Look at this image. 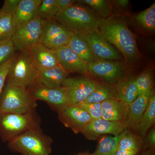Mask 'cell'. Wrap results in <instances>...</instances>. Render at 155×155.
Returning <instances> with one entry per match:
<instances>
[{
    "label": "cell",
    "mask_w": 155,
    "mask_h": 155,
    "mask_svg": "<svg viewBox=\"0 0 155 155\" xmlns=\"http://www.w3.org/2000/svg\"><path fill=\"white\" fill-rule=\"evenodd\" d=\"M138 96L149 91L153 88V77L150 69H146L136 78ZM137 96V97H138Z\"/></svg>",
    "instance_id": "4dcf8cb0"
},
{
    "label": "cell",
    "mask_w": 155,
    "mask_h": 155,
    "mask_svg": "<svg viewBox=\"0 0 155 155\" xmlns=\"http://www.w3.org/2000/svg\"><path fill=\"white\" fill-rule=\"evenodd\" d=\"M31 57L38 69H48L59 65L56 49L39 43L29 50Z\"/></svg>",
    "instance_id": "2e32d148"
},
{
    "label": "cell",
    "mask_w": 155,
    "mask_h": 155,
    "mask_svg": "<svg viewBox=\"0 0 155 155\" xmlns=\"http://www.w3.org/2000/svg\"><path fill=\"white\" fill-rule=\"evenodd\" d=\"M37 79L43 85L50 88H58L62 87L68 77V72L60 65L48 69H38Z\"/></svg>",
    "instance_id": "d6986e66"
},
{
    "label": "cell",
    "mask_w": 155,
    "mask_h": 155,
    "mask_svg": "<svg viewBox=\"0 0 155 155\" xmlns=\"http://www.w3.org/2000/svg\"><path fill=\"white\" fill-rule=\"evenodd\" d=\"M72 33V32L66 29L51 40L45 46L53 49H58L66 46L68 44Z\"/></svg>",
    "instance_id": "d6a6232c"
},
{
    "label": "cell",
    "mask_w": 155,
    "mask_h": 155,
    "mask_svg": "<svg viewBox=\"0 0 155 155\" xmlns=\"http://www.w3.org/2000/svg\"><path fill=\"white\" fill-rule=\"evenodd\" d=\"M59 64L68 73L85 74L88 72L87 64L68 46L58 48Z\"/></svg>",
    "instance_id": "5bb4252c"
},
{
    "label": "cell",
    "mask_w": 155,
    "mask_h": 155,
    "mask_svg": "<svg viewBox=\"0 0 155 155\" xmlns=\"http://www.w3.org/2000/svg\"><path fill=\"white\" fill-rule=\"evenodd\" d=\"M16 51L11 39L0 41V66L13 58L15 56Z\"/></svg>",
    "instance_id": "1f68e13d"
},
{
    "label": "cell",
    "mask_w": 155,
    "mask_h": 155,
    "mask_svg": "<svg viewBox=\"0 0 155 155\" xmlns=\"http://www.w3.org/2000/svg\"><path fill=\"white\" fill-rule=\"evenodd\" d=\"M55 19L72 33L82 35L98 31L101 17L87 7L78 4L60 11Z\"/></svg>",
    "instance_id": "7a4b0ae2"
},
{
    "label": "cell",
    "mask_w": 155,
    "mask_h": 155,
    "mask_svg": "<svg viewBox=\"0 0 155 155\" xmlns=\"http://www.w3.org/2000/svg\"><path fill=\"white\" fill-rule=\"evenodd\" d=\"M115 3L121 8H125L129 4V1L128 0H118L115 1Z\"/></svg>",
    "instance_id": "f35d334b"
},
{
    "label": "cell",
    "mask_w": 155,
    "mask_h": 155,
    "mask_svg": "<svg viewBox=\"0 0 155 155\" xmlns=\"http://www.w3.org/2000/svg\"><path fill=\"white\" fill-rule=\"evenodd\" d=\"M67 46L87 64L99 60L94 54L88 42L81 35L72 33Z\"/></svg>",
    "instance_id": "44dd1931"
},
{
    "label": "cell",
    "mask_w": 155,
    "mask_h": 155,
    "mask_svg": "<svg viewBox=\"0 0 155 155\" xmlns=\"http://www.w3.org/2000/svg\"><path fill=\"white\" fill-rule=\"evenodd\" d=\"M136 21L143 28L154 31L155 29V3L150 7L139 13L135 17Z\"/></svg>",
    "instance_id": "f546056e"
},
{
    "label": "cell",
    "mask_w": 155,
    "mask_h": 155,
    "mask_svg": "<svg viewBox=\"0 0 155 155\" xmlns=\"http://www.w3.org/2000/svg\"><path fill=\"white\" fill-rule=\"evenodd\" d=\"M97 84L86 78L68 77L62 86L67 89L71 105H78L85 101Z\"/></svg>",
    "instance_id": "30bf717a"
},
{
    "label": "cell",
    "mask_w": 155,
    "mask_h": 155,
    "mask_svg": "<svg viewBox=\"0 0 155 155\" xmlns=\"http://www.w3.org/2000/svg\"><path fill=\"white\" fill-rule=\"evenodd\" d=\"M42 0H20L13 14L15 27L22 25L37 16L38 11Z\"/></svg>",
    "instance_id": "ac0fdd59"
},
{
    "label": "cell",
    "mask_w": 155,
    "mask_h": 155,
    "mask_svg": "<svg viewBox=\"0 0 155 155\" xmlns=\"http://www.w3.org/2000/svg\"><path fill=\"white\" fill-rule=\"evenodd\" d=\"M155 122V95L154 93L151 97L148 105L134 130L140 137L144 138Z\"/></svg>",
    "instance_id": "603a6c76"
},
{
    "label": "cell",
    "mask_w": 155,
    "mask_h": 155,
    "mask_svg": "<svg viewBox=\"0 0 155 155\" xmlns=\"http://www.w3.org/2000/svg\"><path fill=\"white\" fill-rule=\"evenodd\" d=\"M88 42L94 54L99 60L118 61L122 58L120 52L98 31L81 35Z\"/></svg>",
    "instance_id": "8fae6325"
},
{
    "label": "cell",
    "mask_w": 155,
    "mask_h": 155,
    "mask_svg": "<svg viewBox=\"0 0 155 155\" xmlns=\"http://www.w3.org/2000/svg\"><path fill=\"white\" fill-rule=\"evenodd\" d=\"M154 93L153 88L140 95L129 106L124 124L128 129H135L148 105L151 97Z\"/></svg>",
    "instance_id": "9a60e30c"
},
{
    "label": "cell",
    "mask_w": 155,
    "mask_h": 155,
    "mask_svg": "<svg viewBox=\"0 0 155 155\" xmlns=\"http://www.w3.org/2000/svg\"><path fill=\"white\" fill-rule=\"evenodd\" d=\"M38 71L29 51L20 52L15 55L9 70L6 83L27 88L37 79Z\"/></svg>",
    "instance_id": "8992f818"
},
{
    "label": "cell",
    "mask_w": 155,
    "mask_h": 155,
    "mask_svg": "<svg viewBox=\"0 0 155 155\" xmlns=\"http://www.w3.org/2000/svg\"><path fill=\"white\" fill-rule=\"evenodd\" d=\"M116 98V88L105 84H97L94 91L90 95L85 102L102 103L110 99Z\"/></svg>",
    "instance_id": "484cf974"
},
{
    "label": "cell",
    "mask_w": 155,
    "mask_h": 155,
    "mask_svg": "<svg viewBox=\"0 0 155 155\" xmlns=\"http://www.w3.org/2000/svg\"><path fill=\"white\" fill-rule=\"evenodd\" d=\"M20 0H5L0 11L5 13L14 14Z\"/></svg>",
    "instance_id": "8d00e7d4"
},
{
    "label": "cell",
    "mask_w": 155,
    "mask_h": 155,
    "mask_svg": "<svg viewBox=\"0 0 155 155\" xmlns=\"http://www.w3.org/2000/svg\"><path fill=\"white\" fill-rule=\"evenodd\" d=\"M58 114L60 121L75 134L81 133L93 120L86 111L76 105L68 106Z\"/></svg>",
    "instance_id": "7c38bea8"
},
{
    "label": "cell",
    "mask_w": 155,
    "mask_h": 155,
    "mask_svg": "<svg viewBox=\"0 0 155 155\" xmlns=\"http://www.w3.org/2000/svg\"><path fill=\"white\" fill-rule=\"evenodd\" d=\"M16 28L13 14L0 11V41L11 39Z\"/></svg>",
    "instance_id": "83f0119b"
},
{
    "label": "cell",
    "mask_w": 155,
    "mask_h": 155,
    "mask_svg": "<svg viewBox=\"0 0 155 155\" xmlns=\"http://www.w3.org/2000/svg\"><path fill=\"white\" fill-rule=\"evenodd\" d=\"M140 155H155V149L143 151L142 152Z\"/></svg>",
    "instance_id": "ab89813d"
},
{
    "label": "cell",
    "mask_w": 155,
    "mask_h": 155,
    "mask_svg": "<svg viewBox=\"0 0 155 155\" xmlns=\"http://www.w3.org/2000/svg\"><path fill=\"white\" fill-rule=\"evenodd\" d=\"M124 131L117 136H105L100 140L96 149L91 155H115L118 144Z\"/></svg>",
    "instance_id": "d4e9b609"
},
{
    "label": "cell",
    "mask_w": 155,
    "mask_h": 155,
    "mask_svg": "<svg viewBox=\"0 0 155 155\" xmlns=\"http://www.w3.org/2000/svg\"><path fill=\"white\" fill-rule=\"evenodd\" d=\"M42 20L38 16L16 27L11 39L16 51H29L40 43Z\"/></svg>",
    "instance_id": "ba28073f"
},
{
    "label": "cell",
    "mask_w": 155,
    "mask_h": 155,
    "mask_svg": "<svg viewBox=\"0 0 155 155\" xmlns=\"http://www.w3.org/2000/svg\"><path fill=\"white\" fill-rule=\"evenodd\" d=\"M136 77L133 76L122 78L116 83V98L129 106L138 96L136 82Z\"/></svg>",
    "instance_id": "ffe728a7"
},
{
    "label": "cell",
    "mask_w": 155,
    "mask_h": 155,
    "mask_svg": "<svg viewBox=\"0 0 155 155\" xmlns=\"http://www.w3.org/2000/svg\"><path fill=\"white\" fill-rule=\"evenodd\" d=\"M98 31L116 47L126 61L138 60L139 52L135 37L122 19L111 16L105 19L101 17Z\"/></svg>",
    "instance_id": "6da1fadb"
},
{
    "label": "cell",
    "mask_w": 155,
    "mask_h": 155,
    "mask_svg": "<svg viewBox=\"0 0 155 155\" xmlns=\"http://www.w3.org/2000/svg\"><path fill=\"white\" fill-rule=\"evenodd\" d=\"M53 140L40 128L26 131L8 142L9 148L22 155H50Z\"/></svg>",
    "instance_id": "3957f363"
},
{
    "label": "cell",
    "mask_w": 155,
    "mask_h": 155,
    "mask_svg": "<svg viewBox=\"0 0 155 155\" xmlns=\"http://www.w3.org/2000/svg\"><path fill=\"white\" fill-rule=\"evenodd\" d=\"M87 67L91 75L112 84H116L125 75V66L119 61L99 60L87 64Z\"/></svg>",
    "instance_id": "9c48e42d"
},
{
    "label": "cell",
    "mask_w": 155,
    "mask_h": 155,
    "mask_svg": "<svg viewBox=\"0 0 155 155\" xmlns=\"http://www.w3.org/2000/svg\"><path fill=\"white\" fill-rule=\"evenodd\" d=\"M101 104L102 118L108 121L125 122L129 106L117 98L104 101Z\"/></svg>",
    "instance_id": "e0dca14e"
},
{
    "label": "cell",
    "mask_w": 155,
    "mask_h": 155,
    "mask_svg": "<svg viewBox=\"0 0 155 155\" xmlns=\"http://www.w3.org/2000/svg\"><path fill=\"white\" fill-rule=\"evenodd\" d=\"M40 124L35 110L22 114L0 113V136L8 142L28 130L40 128Z\"/></svg>",
    "instance_id": "277c9868"
},
{
    "label": "cell",
    "mask_w": 155,
    "mask_h": 155,
    "mask_svg": "<svg viewBox=\"0 0 155 155\" xmlns=\"http://www.w3.org/2000/svg\"><path fill=\"white\" fill-rule=\"evenodd\" d=\"M59 12L56 0H42L38 8L37 16L42 20L55 19Z\"/></svg>",
    "instance_id": "f1b7e54d"
},
{
    "label": "cell",
    "mask_w": 155,
    "mask_h": 155,
    "mask_svg": "<svg viewBox=\"0 0 155 155\" xmlns=\"http://www.w3.org/2000/svg\"><path fill=\"white\" fill-rule=\"evenodd\" d=\"M142 143L131 132L125 134L120 139L115 155H140Z\"/></svg>",
    "instance_id": "7402d4cb"
},
{
    "label": "cell",
    "mask_w": 155,
    "mask_h": 155,
    "mask_svg": "<svg viewBox=\"0 0 155 155\" xmlns=\"http://www.w3.org/2000/svg\"><path fill=\"white\" fill-rule=\"evenodd\" d=\"M75 2L80 5H86L91 8L102 18L111 17L112 13V6L110 3L106 0H78Z\"/></svg>",
    "instance_id": "4316f807"
},
{
    "label": "cell",
    "mask_w": 155,
    "mask_h": 155,
    "mask_svg": "<svg viewBox=\"0 0 155 155\" xmlns=\"http://www.w3.org/2000/svg\"><path fill=\"white\" fill-rule=\"evenodd\" d=\"M15 56L5 64L0 66V97H1L3 88L5 84V83L6 82L7 76H8L9 70H10L11 65L14 61Z\"/></svg>",
    "instance_id": "e575fe53"
},
{
    "label": "cell",
    "mask_w": 155,
    "mask_h": 155,
    "mask_svg": "<svg viewBox=\"0 0 155 155\" xmlns=\"http://www.w3.org/2000/svg\"><path fill=\"white\" fill-rule=\"evenodd\" d=\"M86 111L93 119H99L102 118L101 103H89L84 102L76 105Z\"/></svg>",
    "instance_id": "836d02e7"
},
{
    "label": "cell",
    "mask_w": 155,
    "mask_h": 155,
    "mask_svg": "<svg viewBox=\"0 0 155 155\" xmlns=\"http://www.w3.org/2000/svg\"><path fill=\"white\" fill-rule=\"evenodd\" d=\"M122 122H113L101 119L92 120L84 128L81 133L89 140H95L101 136L111 134L117 136L126 129Z\"/></svg>",
    "instance_id": "4fadbf2b"
},
{
    "label": "cell",
    "mask_w": 155,
    "mask_h": 155,
    "mask_svg": "<svg viewBox=\"0 0 155 155\" xmlns=\"http://www.w3.org/2000/svg\"><path fill=\"white\" fill-rule=\"evenodd\" d=\"M144 142L143 141V151L146 150L154 149L155 147V127L151 129Z\"/></svg>",
    "instance_id": "d590c367"
},
{
    "label": "cell",
    "mask_w": 155,
    "mask_h": 155,
    "mask_svg": "<svg viewBox=\"0 0 155 155\" xmlns=\"http://www.w3.org/2000/svg\"><path fill=\"white\" fill-rule=\"evenodd\" d=\"M76 155H91V154L89 153L88 152L80 153Z\"/></svg>",
    "instance_id": "60d3db41"
},
{
    "label": "cell",
    "mask_w": 155,
    "mask_h": 155,
    "mask_svg": "<svg viewBox=\"0 0 155 155\" xmlns=\"http://www.w3.org/2000/svg\"><path fill=\"white\" fill-rule=\"evenodd\" d=\"M26 89L34 99L47 103L58 113L71 105L67 89L64 87L50 88L36 79Z\"/></svg>",
    "instance_id": "52a82bcc"
},
{
    "label": "cell",
    "mask_w": 155,
    "mask_h": 155,
    "mask_svg": "<svg viewBox=\"0 0 155 155\" xmlns=\"http://www.w3.org/2000/svg\"><path fill=\"white\" fill-rule=\"evenodd\" d=\"M66 29L55 19L42 20L40 43L46 45L51 40Z\"/></svg>",
    "instance_id": "cb8c5ba5"
},
{
    "label": "cell",
    "mask_w": 155,
    "mask_h": 155,
    "mask_svg": "<svg viewBox=\"0 0 155 155\" xmlns=\"http://www.w3.org/2000/svg\"><path fill=\"white\" fill-rule=\"evenodd\" d=\"M75 1L73 0H56L58 7L60 11H63L72 5Z\"/></svg>",
    "instance_id": "74e56055"
},
{
    "label": "cell",
    "mask_w": 155,
    "mask_h": 155,
    "mask_svg": "<svg viewBox=\"0 0 155 155\" xmlns=\"http://www.w3.org/2000/svg\"><path fill=\"white\" fill-rule=\"evenodd\" d=\"M36 101L26 88L6 83L0 97V113H28L35 110Z\"/></svg>",
    "instance_id": "5b68a950"
}]
</instances>
